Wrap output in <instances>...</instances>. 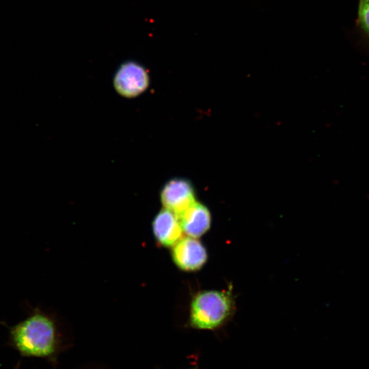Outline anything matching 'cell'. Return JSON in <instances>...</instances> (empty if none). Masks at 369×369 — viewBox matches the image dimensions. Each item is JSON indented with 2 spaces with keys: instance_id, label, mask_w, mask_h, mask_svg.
<instances>
[{
  "instance_id": "52a82bcc",
  "label": "cell",
  "mask_w": 369,
  "mask_h": 369,
  "mask_svg": "<svg viewBox=\"0 0 369 369\" xmlns=\"http://www.w3.org/2000/svg\"><path fill=\"white\" fill-rule=\"evenodd\" d=\"M178 219L183 233L196 238L206 234L211 225L208 208L197 201L179 215Z\"/></svg>"
},
{
  "instance_id": "9c48e42d",
  "label": "cell",
  "mask_w": 369,
  "mask_h": 369,
  "mask_svg": "<svg viewBox=\"0 0 369 369\" xmlns=\"http://www.w3.org/2000/svg\"><path fill=\"white\" fill-rule=\"evenodd\" d=\"M189 369H199V368H198L197 367L195 366V367H193V368H189Z\"/></svg>"
},
{
  "instance_id": "ba28073f",
  "label": "cell",
  "mask_w": 369,
  "mask_h": 369,
  "mask_svg": "<svg viewBox=\"0 0 369 369\" xmlns=\"http://www.w3.org/2000/svg\"><path fill=\"white\" fill-rule=\"evenodd\" d=\"M356 25L361 34L369 40V0H358Z\"/></svg>"
},
{
  "instance_id": "277c9868",
  "label": "cell",
  "mask_w": 369,
  "mask_h": 369,
  "mask_svg": "<svg viewBox=\"0 0 369 369\" xmlns=\"http://www.w3.org/2000/svg\"><path fill=\"white\" fill-rule=\"evenodd\" d=\"M171 256L175 265L187 272L201 269L208 259L207 250L202 242L188 236L181 237L172 247Z\"/></svg>"
},
{
  "instance_id": "7a4b0ae2",
  "label": "cell",
  "mask_w": 369,
  "mask_h": 369,
  "mask_svg": "<svg viewBox=\"0 0 369 369\" xmlns=\"http://www.w3.org/2000/svg\"><path fill=\"white\" fill-rule=\"evenodd\" d=\"M234 307V301L230 291H200L191 302L189 325L200 330L219 329L232 317Z\"/></svg>"
},
{
  "instance_id": "5b68a950",
  "label": "cell",
  "mask_w": 369,
  "mask_h": 369,
  "mask_svg": "<svg viewBox=\"0 0 369 369\" xmlns=\"http://www.w3.org/2000/svg\"><path fill=\"white\" fill-rule=\"evenodd\" d=\"M160 200L164 208L178 217L196 202L191 183L182 178H174L168 180L161 190Z\"/></svg>"
},
{
  "instance_id": "8992f818",
  "label": "cell",
  "mask_w": 369,
  "mask_h": 369,
  "mask_svg": "<svg viewBox=\"0 0 369 369\" xmlns=\"http://www.w3.org/2000/svg\"><path fill=\"white\" fill-rule=\"evenodd\" d=\"M152 229L156 241L165 247H172L182 237L183 231L178 217L164 208L154 217Z\"/></svg>"
},
{
  "instance_id": "3957f363",
  "label": "cell",
  "mask_w": 369,
  "mask_h": 369,
  "mask_svg": "<svg viewBox=\"0 0 369 369\" xmlns=\"http://www.w3.org/2000/svg\"><path fill=\"white\" fill-rule=\"evenodd\" d=\"M150 78L147 70L137 62L123 63L117 70L113 85L116 92L126 98H134L149 86Z\"/></svg>"
},
{
  "instance_id": "6da1fadb",
  "label": "cell",
  "mask_w": 369,
  "mask_h": 369,
  "mask_svg": "<svg viewBox=\"0 0 369 369\" xmlns=\"http://www.w3.org/2000/svg\"><path fill=\"white\" fill-rule=\"evenodd\" d=\"M12 346L25 357L54 360L60 350V338L54 319L38 308L9 331Z\"/></svg>"
}]
</instances>
